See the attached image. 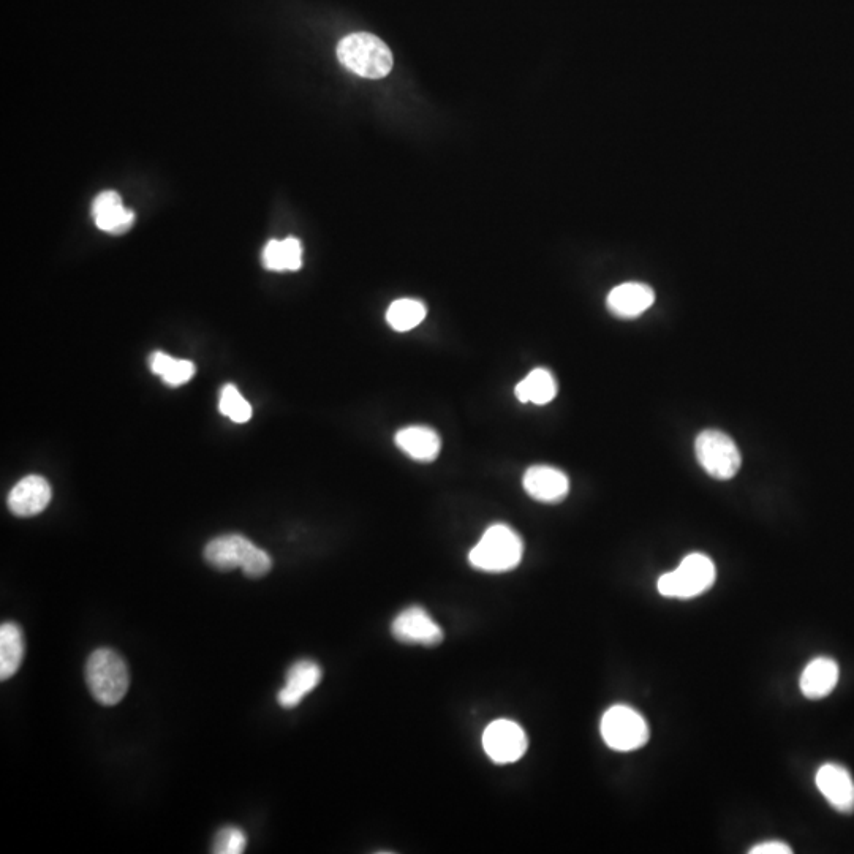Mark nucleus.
<instances>
[{
  "label": "nucleus",
  "mask_w": 854,
  "mask_h": 854,
  "mask_svg": "<svg viewBox=\"0 0 854 854\" xmlns=\"http://www.w3.org/2000/svg\"><path fill=\"white\" fill-rule=\"evenodd\" d=\"M205 559L216 570L241 568L244 575L254 579L263 578L273 568V559L268 552L238 533H228L209 541L205 548Z\"/></svg>",
  "instance_id": "obj_1"
},
{
  "label": "nucleus",
  "mask_w": 854,
  "mask_h": 854,
  "mask_svg": "<svg viewBox=\"0 0 854 854\" xmlns=\"http://www.w3.org/2000/svg\"><path fill=\"white\" fill-rule=\"evenodd\" d=\"M86 682L97 703L116 706L129 692V668L124 658L114 650L97 649L87 658Z\"/></svg>",
  "instance_id": "obj_2"
},
{
  "label": "nucleus",
  "mask_w": 854,
  "mask_h": 854,
  "mask_svg": "<svg viewBox=\"0 0 854 854\" xmlns=\"http://www.w3.org/2000/svg\"><path fill=\"white\" fill-rule=\"evenodd\" d=\"M524 543L516 530L507 524L488 527L477 545L469 554V562L475 570L486 573H505L521 564Z\"/></svg>",
  "instance_id": "obj_3"
},
{
  "label": "nucleus",
  "mask_w": 854,
  "mask_h": 854,
  "mask_svg": "<svg viewBox=\"0 0 854 854\" xmlns=\"http://www.w3.org/2000/svg\"><path fill=\"white\" fill-rule=\"evenodd\" d=\"M337 59L356 75L380 80L393 69V53L383 40L367 32H356L342 38L337 45Z\"/></svg>",
  "instance_id": "obj_4"
},
{
  "label": "nucleus",
  "mask_w": 854,
  "mask_h": 854,
  "mask_svg": "<svg viewBox=\"0 0 854 854\" xmlns=\"http://www.w3.org/2000/svg\"><path fill=\"white\" fill-rule=\"evenodd\" d=\"M715 565L704 554H688L679 567L658 579V592L666 598H695L714 586Z\"/></svg>",
  "instance_id": "obj_5"
},
{
  "label": "nucleus",
  "mask_w": 854,
  "mask_h": 854,
  "mask_svg": "<svg viewBox=\"0 0 854 854\" xmlns=\"http://www.w3.org/2000/svg\"><path fill=\"white\" fill-rule=\"evenodd\" d=\"M601 737L609 749L616 752H633L649 741L650 731L643 715L632 707H609L601 717Z\"/></svg>",
  "instance_id": "obj_6"
},
{
  "label": "nucleus",
  "mask_w": 854,
  "mask_h": 854,
  "mask_svg": "<svg viewBox=\"0 0 854 854\" xmlns=\"http://www.w3.org/2000/svg\"><path fill=\"white\" fill-rule=\"evenodd\" d=\"M695 451L701 467L717 480H731L741 469V451L723 432L714 429L701 432L695 442Z\"/></svg>",
  "instance_id": "obj_7"
},
{
  "label": "nucleus",
  "mask_w": 854,
  "mask_h": 854,
  "mask_svg": "<svg viewBox=\"0 0 854 854\" xmlns=\"http://www.w3.org/2000/svg\"><path fill=\"white\" fill-rule=\"evenodd\" d=\"M483 749L496 764L516 763L526 755L529 739L521 725L513 720L500 718L484 730Z\"/></svg>",
  "instance_id": "obj_8"
},
{
  "label": "nucleus",
  "mask_w": 854,
  "mask_h": 854,
  "mask_svg": "<svg viewBox=\"0 0 854 854\" xmlns=\"http://www.w3.org/2000/svg\"><path fill=\"white\" fill-rule=\"evenodd\" d=\"M391 633L404 644L432 647L443 641L442 627L421 606H410L397 614L391 624Z\"/></svg>",
  "instance_id": "obj_9"
},
{
  "label": "nucleus",
  "mask_w": 854,
  "mask_h": 854,
  "mask_svg": "<svg viewBox=\"0 0 854 854\" xmlns=\"http://www.w3.org/2000/svg\"><path fill=\"white\" fill-rule=\"evenodd\" d=\"M522 484L527 494L541 503L562 502L570 492L567 475L551 465H533L524 473Z\"/></svg>",
  "instance_id": "obj_10"
},
{
  "label": "nucleus",
  "mask_w": 854,
  "mask_h": 854,
  "mask_svg": "<svg viewBox=\"0 0 854 854\" xmlns=\"http://www.w3.org/2000/svg\"><path fill=\"white\" fill-rule=\"evenodd\" d=\"M51 486L48 481L38 475H29L15 484L8 494V508L18 518H32L46 510L50 505Z\"/></svg>",
  "instance_id": "obj_11"
},
{
  "label": "nucleus",
  "mask_w": 854,
  "mask_h": 854,
  "mask_svg": "<svg viewBox=\"0 0 854 854\" xmlns=\"http://www.w3.org/2000/svg\"><path fill=\"white\" fill-rule=\"evenodd\" d=\"M817 786L826 801L842 813L854 810V782L850 772L840 764L826 763L818 769Z\"/></svg>",
  "instance_id": "obj_12"
},
{
  "label": "nucleus",
  "mask_w": 854,
  "mask_h": 854,
  "mask_svg": "<svg viewBox=\"0 0 854 854\" xmlns=\"http://www.w3.org/2000/svg\"><path fill=\"white\" fill-rule=\"evenodd\" d=\"M323 671L314 660H298L288 668L285 685L277 695L284 709H293L322 681Z\"/></svg>",
  "instance_id": "obj_13"
},
{
  "label": "nucleus",
  "mask_w": 854,
  "mask_h": 854,
  "mask_svg": "<svg viewBox=\"0 0 854 854\" xmlns=\"http://www.w3.org/2000/svg\"><path fill=\"white\" fill-rule=\"evenodd\" d=\"M397 448L416 462H434L442 450L440 435L429 426H409L397 431Z\"/></svg>",
  "instance_id": "obj_14"
},
{
  "label": "nucleus",
  "mask_w": 854,
  "mask_h": 854,
  "mask_svg": "<svg viewBox=\"0 0 854 854\" xmlns=\"http://www.w3.org/2000/svg\"><path fill=\"white\" fill-rule=\"evenodd\" d=\"M92 217L97 227L111 235H124L132 228L135 214L122 205L116 192H102L92 203Z\"/></svg>",
  "instance_id": "obj_15"
},
{
  "label": "nucleus",
  "mask_w": 854,
  "mask_h": 854,
  "mask_svg": "<svg viewBox=\"0 0 854 854\" xmlns=\"http://www.w3.org/2000/svg\"><path fill=\"white\" fill-rule=\"evenodd\" d=\"M654 301L655 293L649 285L627 282L609 291L606 304L616 317L636 318L644 314Z\"/></svg>",
  "instance_id": "obj_16"
},
{
  "label": "nucleus",
  "mask_w": 854,
  "mask_h": 854,
  "mask_svg": "<svg viewBox=\"0 0 854 854\" xmlns=\"http://www.w3.org/2000/svg\"><path fill=\"white\" fill-rule=\"evenodd\" d=\"M839 682V665L832 658L818 657L805 666L801 692L809 700H821L834 692Z\"/></svg>",
  "instance_id": "obj_17"
},
{
  "label": "nucleus",
  "mask_w": 854,
  "mask_h": 854,
  "mask_svg": "<svg viewBox=\"0 0 854 854\" xmlns=\"http://www.w3.org/2000/svg\"><path fill=\"white\" fill-rule=\"evenodd\" d=\"M514 394L521 404L546 405L554 401L557 396V382L554 375L538 367L533 369L524 380L516 385Z\"/></svg>",
  "instance_id": "obj_18"
},
{
  "label": "nucleus",
  "mask_w": 854,
  "mask_h": 854,
  "mask_svg": "<svg viewBox=\"0 0 854 854\" xmlns=\"http://www.w3.org/2000/svg\"><path fill=\"white\" fill-rule=\"evenodd\" d=\"M263 266L269 271H298L303 266V244L296 238L269 241L263 249Z\"/></svg>",
  "instance_id": "obj_19"
},
{
  "label": "nucleus",
  "mask_w": 854,
  "mask_h": 854,
  "mask_svg": "<svg viewBox=\"0 0 854 854\" xmlns=\"http://www.w3.org/2000/svg\"><path fill=\"white\" fill-rule=\"evenodd\" d=\"M23 658V630L15 622H4L0 627V679L7 681L15 676Z\"/></svg>",
  "instance_id": "obj_20"
},
{
  "label": "nucleus",
  "mask_w": 854,
  "mask_h": 854,
  "mask_svg": "<svg viewBox=\"0 0 854 854\" xmlns=\"http://www.w3.org/2000/svg\"><path fill=\"white\" fill-rule=\"evenodd\" d=\"M149 366L155 375H159L163 382L167 383L168 386H173V388L186 385L197 371L192 361L173 358V356L165 355L162 352L152 353L151 358H149Z\"/></svg>",
  "instance_id": "obj_21"
},
{
  "label": "nucleus",
  "mask_w": 854,
  "mask_h": 854,
  "mask_svg": "<svg viewBox=\"0 0 854 854\" xmlns=\"http://www.w3.org/2000/svg\"><path fill=\"white\" fill-rule=\"evenodd\" d=\"M426 315V306L418 299H396L386 310V322L397 333H407L420 326Z\"/></svg>",
  "instance_id": "obj_22"
},
{
  "label": "nucleus",
  "mask_w": 854,
  "mask_h": 854,
  "mask_svg": "<svg viewBox=\"0 0 854 854\" xmlns=\"http://www.w3.org/2000/svg\"><path fill=\"white\" fill-rule=\"evenodd\" d=\"M219 409L222 415L238 424L247 423L252 418V407L235 385L223 386L220 391Z\"/></svg>",
  "instance_id": "obj_23"
},
{
  "label": "nucleus",
  "mask_w": 854,
  "mask_h": 854,
  "mask_svg": "<svg viewBox=\"0 0 854 854\" xmlns=\"http://www.w3.org/2000/svg\"><path fill=\"white\" fill-rule=\"evenodd\" d=\"M247 836L246 832L236 826H227L217 832L214 845H212V853L216 854H241L246 851Z\"/></svg>",
  "instance_id": "obj_24"
},
{
  "label": "nucleus",
  "mask_w": 854,
  "mask_h": 854,
  "mask_svg": "<svg viewBox=\"0 0 854 854\" xmlns=\"http://www.w3.org/2000/svg\"><path fill=\"white\" fill-rule=\"evenodd\" d=\"M750 854H791L793 850H791L786 843L783 842H766L760 843V845H756L752 850L749 851Z\"/></svg>",
  "instance_id": "obj_25"
}]
</instances>
